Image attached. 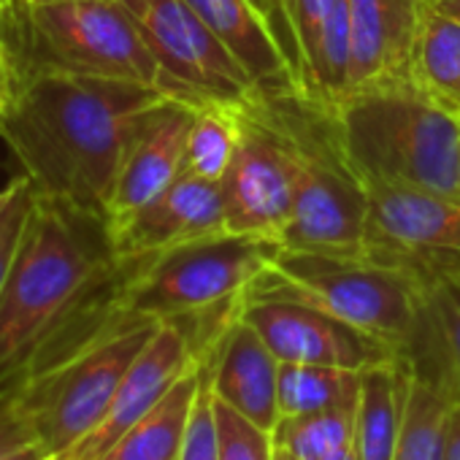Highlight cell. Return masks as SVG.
<instances>
[{"label": "cell", "instance_id": "obj_17", "mask_svg": "<svg viewBox=\"0 0 460 460\" xmlns=\"http://www.w3.org/2000/svg\"><path fill=\"white\" fill-rule=\"evenodd\" d=\"M279 366L263 336L236 314L211 347V390L230 409L274 430L279 422Z\"/></svg>", "mask_w": 460, "mask_h": 460}, {"label": "cell", "instance_id": "obj_26", "mask_svg": "<svg viewBox=\"0 0 460 460\" xmlns=\"http://www.w3.org/2000/svg\"><path fill=\"white\" fill-rule=\"evenodd\" d=\"M425 341L438 355L460 401V274L422 282Z\"/></svg>", "mask_w": 460, "mask_h": 460}, {"label": "cell", "instance_id": "obj_33", "mask_svg": "<svg viewBox=\"0 0 460 460\" xmlns=\"http://www.w3.org/2000/svg\"><path fill=\"white\" fill-rule=\"evenodd\" d=\"M0 460H55V455L41 441H31L22 447L0 449Z\"/></svg>", "mask_w": 460, "mask_h": 460}, {"label": "cell", "instance_id": "obj_38", "mask_svg": "<svg viewBox=\"0 0 460 460\" xmlns=\"http://www.w3.org/2000/svg\"><path fill=\"white\" fill-rule=\"evenodd\" d=\"M6 4V0H4ZM22 4H33V6H47V4H76V0H22Z\"/></svg>", "mask_w": 460, "mask_h": 460}, {"label": "cell", "instance_id": "obj_37", "mask_svg": "<svg viewBox=\"0 0 460 460\" xmlns=\"http://www.w3.org/2000/svg\"><path fill=\"white\" fill-rule=\"evenodd\" d=\"M12 195H14V184H12L6 192H0V219H4V214H6V208H9V203H12Z\"/></svg>", "mask_w": 460, "mask_h": 460}, {"label": "cell", "instance_id": "obj_14", "mask_svg": "<svg viewBox=\"0 0 460 460\" xmlns=\"http://www.w3.org/2000/svg\"><path fill=\"white\" fill-rule=\"evenodd\" d=\"M219 234H225L222 187L190 171H181L157 198L111 225L119 258L152 255Z\"/></svg>", "mask_w": 460, "mask_h": 460}, {"label": "cell", "instance_id": "obj_34", "mask_svg": "<svg viewBox=\"0 0 460 460\" xmlns=\"http://www.w3.org/2000/svg\"><path fill=\"white\" fill-rule=\"evenodd\" d=\"M14 90H17V82H14L12 66H9L4 49H0V117H4V111H6V106H9Z\"/></svg>", "mask_w": 460, "mask_h": 460}, {"label": "cell", "instance_id": "obj_19", "mask_svg": "<svg viewBox=\"0 0 460 460\" xmlns=\"http://www.w3.org/2000/svg\"><path fill=\"white\" fill-rule=\"evenodd\" d=\"M406 366L409 387L393 460H444L449 417L457 395L438 355L425 341V331L406 352Z\"/></svg>", "mask_w": 460, "mask_h": 460}, {"label": "cell", "instance_id": "obj_1", "mask_svg": "<svg viewBox=\"0 0 460 460\" xmlns=\"http://www.w3.org/2000/svg\"><path fill=\"white\" fill-rule=\"evenodd\" d=\"M165 98L152 84L44 74L14 90L0 117V138L39 198L109 219L128 141L144 111Z\"/></svg>", "mask_w": 460, "mask_h": 460}, {"label": "cell", "instance_id": "obj_9", "mask_svg": "<svg viewBox=\"0 0 460 460\" xmlns=\"http://www.w3.org/2000/svg\"><path fill=\"white\" fill-rule=\"evenodd\" d=\"M160 68V90L190 106H244L255 82L239 66L187 0H119Z\"/></svg>", "mask_w": 460, "mask_h": 460}, {"label": "cell", "instance_id": "obj_21", "mask_svg": "<svg viewBox=\"0 0 460 460\" xmlns=\"http://www.w3.org/2000/svg\"><path fill=\"white\" fill-rule=\"evenodd\" d=\"M200 376L203 360L198 355L173 387L101 460H179Z\"/></svg>", "mask_w": 460, "mask_h": 460}, {"label": "cell", "instance_id": "obj_7", "mask_svg": "<svg viewBox=\"0 0 460 460\" xmlns=\"http://www.w3.org/2000/svg\"><path fill=\"white\" fill-rule=\"evenodd\" d=\"M282 247L266 239L219 234L144 255L122 306L136 317L179 320L242 301Z\"/></svg>", "mask_w": 460, "mask_h": 460}, {"label": "cell", "instance_id": "obj_20", "mask_svg": "<svg viewBox=\"0 0 460 460\" xmlns=\"http://www.w3.org/2000/svg\"><path fill=\"white\" fill-rule=\"evenodd\" d=\"M406 387V355L363 371L355 417V460H393L403 422Z\"/></svg>", "mask_w": 460, "mask_h": 460}, {"label": "cell", "instance_id": "obj_40", "mask_svg": "<svg viewBox=\"0 0 460 460\" xmlns=\"http://www.w3.org/2000/svg\"><path fill=\"white\" fill-rule=\"evenodd\" d=\"M277 9H279V17H282V22H285V31H288V36H290V28H288V20H285V14H282V4H279V0H277ZM290 44H293V49H296L293 36H290ZM296 58H298V49H296ZM298 66H301V60H298Z\"/></svg>", "mask_w": 460, "mask_h": 460}, {"label": "cell", "instance_id": "obj_42", "mask_svg": "<svg viewBox=\"0 0 460 460\" xmlns=\"http://www.w3.org/2000/svg\"><path fill=\"white\" fill-rule=\"evenodd\" d=\"M0 6H4V0H0Z\"/></svg>", "mask_w": 460, "mask_h": 460}, {"label": "cell", "instance_id": "obj_6", "mask_svg": "<svg viewBox=\"0 0 460 460\" xmlns=\"http://www.w3.org/2000/svg\"><path fill=\"white\" fill-rule=\"evenodd\" d=\"M244 298H296L314 304L390 341L403 355L425 328L422 285L411 274L363 255L282 250L271 269L247 288Z\"/></svg>", "mask_w": 460, "mask_h": 460}, {"label": "cell", "instance_id": "obj_18", "mask_svg": "<svg viewBox=\"0 0 460 460\" xmlns=\"http://www.w3.org/2000/svg\"><path fill=\"white\" fill-rule=\"evenodd\" d=\"M214 39L239 60L263 95L301 90L269 25L250 0H187Z\"/></svg>", "mask_w": 460, "mask_h": 460}, {"label": "cell", "instance_id": "obj_35", "mask_svg": "<svg viewBox=\"0 0 460 460\" xmlns=\"http://www.w3.org/2000/svg\"><path fill=\"white\" fill-rule=\"evenodd\" d=\"M444 460H460V401L452 409L449 417V430H447V449H444Z\"/></svg>", "mask_w": 460, "mask_h": 460}, {"label": "cell", "instance_id": "obj_24", "mask_svg": "<svg viewBox=\"0 0 460 460\" xmlns=\"http://www.w3.org/2000/svg\"><path fill=\"white\" fill-rule=\"evenodd\" d=\"M355 417L358 406L279 417L274 444L298 460H347L355 452Z\"/></svg>", "mask_w": 460, "mask_h": 460}, {"label": "cell", "instance_id": "obj_28", "mask_svg": "<svg viewBox=\"0 0 460 460\" xmlns=\"http://www.w3.org/2000/svg\"><path fill=\"white\" fill-rule=\"evenodd\" d=\"M214 341L200 349L203 376H200L198 395L192 401V411H190V422H187V433H184V441H181L179 460H219L214 390H211V347H214Z\"/></svg>", "mask_w": 460, "mask_h": 460}, {"label": "cell", "instance_id": "obj_23", "mask_svg": "<svg viewBox=\"0 0 460 460\" xmlns=\"http://www.w3.org/2000/svg\"><path fill=\"white\" fill-rule=\"evenodd\" d=\"M360 385H363V371L355 368L317 366V363H282L279 417L352 409L358 406Z\"/></svg>", "mask_w": 460, "mask_h": 460}, {"label": "cell", "instance_id": "obj_25", "mask_svg": "<svg viewBox=\"0 0 460 460\" xmlns=\"http://www.w3.org/2000/svg\"><path fill=\"white\" fill-rule=\"evenodd\" d=\"M242 141V106L203 103L195 109V119L187 138L184 171L219 181Z\"/></svg>", "mask_w": 460, "mask_h": 460}, {"label": "cell", "instance_id": "obj_22", "mask_svg": "<svg viewBox=\"0 0 460 460\" xmlns=\"http://www.w3.org/2000/svg\"><path fill=\"white\" fill-rule=\"evenodd\" d=\"M409 79L417 93L460 119V22L438 14L428 0L417 28Z\"/></svg>", "mask_w": 460, "mask_h": 460}, {"label": "cell", "instance_id": "obj_32", "mask_svg": "<svg viewBox=\"0 0 460 460\" xmlns=\"http://www.w3.org/2000/svg\"><path fill=\"white\" fill-rule=\"evenodd\" d=\"M250 4L269 20L271 31H274V36H277V41H279V47H282V52H285V58H288V63H290V68H293V74H296V82H298V87H301V66H298L296 49H293V44H290V36H288V31H285V22H282V17H279L277 0H250Z\"/></svg>", "mask_w": 460, "mask_h": 460}, {"label": "cell", "instance_id": "obj_4", "mask_svg": "<svg viewBox=\"0 0 460 460\" xmlns=\"http://www.w3.org/2000/svg\"><path fill=\"white\" fill-rule=\"evenodd\" d=\"M0 49L17 87L44 74H79L152 84L160 68L119 0L0 6Z\"/></svg>", "mask_w": 460, "mask_h": 460}, {"label": "cell", "instance_id": "obj_10", "mask_svg": "<svg viewBox=\"0 0 460 460\" xmlns=\"http://www.w3.org/2000/svg\"><path fill=\"white\" fill-rule=\"evenodd\" d=\"M363 176V173H360ZM366 252L420 285L460 274V200L366 179Z\"/></svg>", "mask_w": 460, "mask_h": 460}, {"label": "cell", "instance_id": "obj_3", "mask_svg": "<svg viewBox=\"0 0 460 460\" xmlns=\"http://www.w3.org/2000/svg\"><path fill=\"white\" fill-rule=\"evenodd\" d=\"M255 98L288 141L296 165V206L279 239L282 250L363 255L366 187L344 149L333 109L304 90L258 93Z\"/></svg>", "mask_w": 460, "mask_h": 460}, {"label": "cell", "instance_id": "obj_16", "mask_svg": "<svg viewBox=\"0 0 460 460\" xmlns=\"http://www.w3.org/2000/svg\"><path fill=\"white\" fill-rule=\"evenodd\" d=\"M425 0H349V87L411 84V55Z\"/></svg>", "mask_w": 460, "mask_h": 460}, {"label": "cell", "instance_id": "obj_39", "mask_svg": "<svg viewBox=\"0 0 460 460\" xmlns=\"http://www.w3.org/2000/svg\"><path fill=\"white\" fill-rule=\"evenodd\" d=\"M274 460H298L293 452H288V449H282V447H277V452H274Z\"/></svg>", "mask_w": 460, "mask_h": 460}, {"label": "cell", "instance_id": "obj_8", "mask_svg": "<svg viewBox=\"0 0 460 460\" xmlns=\"http://www.w3.org/2000/svg\"><path fill=\"white\" fill-rule=\"evenodd\" d=\"M160 323L130 314L60 366L25 379L14 390L20 411L55 460L101 422L119 382Z\"/></svg>", "mask_w": 460, "mask_h": 460}, {"label": "cell", "instance_id": "obj_29", "mask_svg": "<svg viewBox=\"0 0 460 460\" xmlns=\"http://www.w3.org/2000/svg\"><path fill=\"white\" fill-rule=\"evenodd\" d=\"M282 4V14L288 20L290 36L296 41L298 49V60H301V90H304V76L306 68L317 52L323 28L336 6V0H279Z\"/></svg>", "mask_w": 460, "mask_h": 460}, {"label": "cell", "instance_id": "obj_2", "mask_svg": "<svg viewBox=\"0 0 460 460\" xmlns=\"http://www.w3.org/2000/svg\"><path fill=\"white\" fill-rule=\"evenodd\" d=\"M117 258L106 217L36 195L0 290V382L25 363Z\"/></svg>", "mask_w": 460, "mask_h": 460}, {"label": "cell", "instance_id": "obj_12", "mask_svg": "<svg viewBox=\"0 0 460 460\" xmlns=\"http://www.w3.org/2000/svg\"><path fill=\"white\" fill-rule=\"evenodd\" d=\"M239 314L263 336L279 363H317L366 371L403 358V352L390 341L306 301L242 298Z\"/></svg>", "mask_w": 460, "mask_h": 460}, {"label": "cell", "instance_id": "obj_27", "mask_svg": "<svg viewBox=\"0 0 460 460\" xmlns=\"http://www.w3.org/2000/svg\"><path fill=\"white\" fill-rule=\"evenodd\" d=\"M214 417H217V441L219 460H274L277 444L274 430L252 422L242 411L230 409L214 395Z\"/></svg>", "mask_w": 460, "mask_h": 460}, {"label": "cell", "instance_id": "obj_5", "mask_svg": "<svg viewBox=\"0 0 460 460\" xmlns=\"http://www.w3.org/2000/svg\"><path fill=\"white\" fill-rule=\"evenodd\" d=\"M333 114L366 179L460 200V119L411 84L352 93Z\"/></svg>", "mask_w": 460, "mask_h": 460}, {"label": "cell", "instance_id": "obj_15", "mask_svg": "<svg viewBox=\"0 0 460 460\" xmlns=\"http://www.w3.org/2000/svg\"><path fill=\"white\" fill-rule=\"evenodd\" d=\"M195 106L165 98L138 119L114 184L109 225L130 217L157 198L181 171Z\"/></svg>", "mask_w": 460, "mask_h": 460}, {"label": "cell", "instance_id": "obj_11", "mask_svg": "<svg viewBox=\"0 0 460 460\" xmlns=\"http://www.w3.org/2000/svg\"><path fill=\"white\" fill-rule=\"evenodd\" d=\"M255 95L242 106V141L219 179L225 234L279 244L293 219L296 165L288 141Z\"/></svg>", "mask_w": 460, "mask_h": 460}, {"label": "cell", "instance_id": "obj_36", "mask_svg": "<svg viewBox=\"0 0 460 460\" xmlns=\"http://www.w3.org/2000/svg\"><path fill=\"white\" fill-rule=\"evenodd\" d=\"M428 4H430L438 14H444V17L460 22V0H428Z\"/></svg>", "mask_w": 460, "mask_h": 460}, {"label": "cell", "instance_id": "obj_41", "mask_svg": "<svg viewBox=\"0 0 460 460\" xmlns=\"http://www.w3.org/2000/svg\"><path fill=\"white\" fill-rule=\"evenodd\" d=\"M347 460H355V452H352V455H349V457H347Z\"/></svg>", "mask_w": 460, "mask_h": 460}, {"label": "cell", "instance_id": "obj_30", "mask_svg": "<svg viewBox=\"0 0 460 460\" xmlns=\"http://www.w3.org/2000/svg\"><path fill=\"white\" fill-rule=\"evenodd\" d=\"M33 203H36V192H33V184L22 176L14 181V195H12V203L0 219V290H4V282H6V274L14 263V255L20 250V242L25 236V227H28V219H31V211H33Z\"/></svg>", "mask_w": 460, "mask_h": 460}, {"label": "cell", "instance_id": "obj_31", "mask_svg": "<svg viewBox=\"0 0 460 460\" xmlns=\"http://www.w3.org/2000/svg\"><path fill=\"white\" fill-rule=\"evenodd\" d=\"M39 441L33 425L17 406V393L0 387V449H12Z\"/></svg>", "mask_w": 460, "mask_h": 460}, {"label": "cell", "instance_id": "obj_13", "mask_svg": "<svg viewBox=\"0 0 460 460\" xmlns=\"http://www.w3.org/2000/svg\"><path fill=\"white\" fill-rule=\"evenodd\" d=\"M198 360V347L179 320H163L128 368L101 422L58 460H101Z\"/></svg>", "mask_w": 460, "mask_h": 460}]
</instances>
